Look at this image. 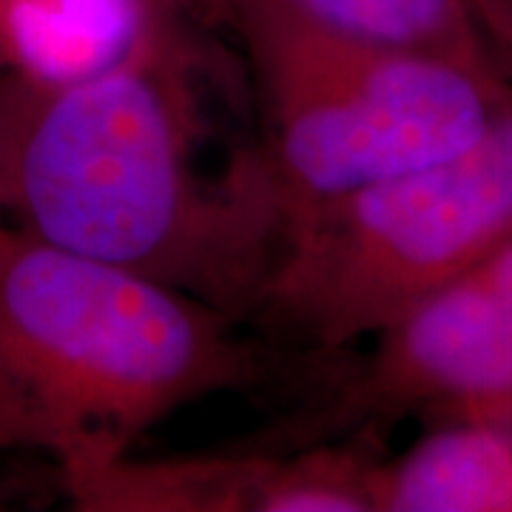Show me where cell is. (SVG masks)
<instances>
[{
    "label": "cell",
    "mask_w": 512,
    "mask_h": 512,
    "mask_svg": "<svg viewBox=\"0 0 512 512\" xmlns=\"http://www.w3.org/2000/svg\"><path fill=\"white\" fill-rule=\"evenodd\" d=\"M382 456L367 441L299 453L106 458L63 473L86 512H376Z\"/></svg>",
    "instance_id": "cell-6"
},
{
    "label": "cell",
    "mask_w": 512,
    "mask_h": 512,
    "mask_svg": "<svg viewBox=\"0 0 512 512\" xmlns=\"http://www.w3.org/2000/svg\"><path fill=\"white\" fill-rule=\"evenodd\" d=\"M302 18L384 46L507 72L470 0H282ZM510 74V72H507Z\"/></svg>",
    "instance_id": "cell-9"
},
{
    "label": "cell",
    "mask_w": 512,
    "mask_h": 512,
    "mask_svg": "<svg viewBox=\"0 0 512 512\" xmlns=\"http://www.w3.org/2000/svg\"><path fill=\"white\" fill-rule=\"evenodd\" d=\"M191 26L188 0H0V74L29 89H63Z\"/></svg>",
    "instance_id": "cell-7"
},
{
    "label": "cell",
    "mask_w": 512,
    "mask_h": 512,
    "mask_svg": "<svg viewBox=\"0 0 512 512\" xmlns=\"http://www.w3.org/2000/svg\"><path fill=\"white\" fill-rule=\"evenodd\" d=\"M376 512H512V424H427L376 470Z\"/></svg>",
    "instance_id": "cell-8"
},
{
    "label": "cell",
    "mask_w": 512,
    "mask_h": 512,
    "mask_svg": "<svg viewBox=\"0 0 512 512\" xmlns=\"http://www.w3.org/2000/svg\"><path fill=\"white\" fill-rule=\"evenodd\" d=\"M0 447H32L29 419L20 407L18 396L0 376Z\"/></svg>",
    "instance_id": "cell-11"
},
{
    "label": "cell",
    "mask_w": 512,
    "mask_h": 512,
    "mask_svg": "<svg viewBox=\"0 0 512 512\" xmlns=\"http://www.w3.org/2000/svg\"><path fill=\"white\" fill-rule=\"evenodd\" d=\"M254 80V148L279 214L473 143L512 109V80L302 18L282 0H205Z\"/></svg>",
    "instance_id": "cell-3"
},
{
    "label": "cell",
    "mask_w": 512,
    "mask_h": 512,
    "mask_svg": "<svg viewBox=\"0 0 512 512\" xmlns=\"http://www.w3.org/2000/svg\"><path fill=\"white\" fill-rule=\"evenodd\" d=\"M510 234L507 109L453 154L285 211L256 316L319 348H345Z\"/></svg>",
    "instance_id": "cell-4"
},
{
    "label": "cell",
    "mask_w": 512,
    "mask_h": 512,
    "mask_svg": "<svg viewBox=\"0 0 512 512\" xmlns=\"http://www.w3.org/2000/svg\"><path fill=\"white\" fill-rule=\"evenodd\" d=\"M370 339L336 404L339 421L510 419L512 234Z\"/></svg>",
    "instance_id": "cell-5"
},
{
    "label": "cell",
    "mask_w": 512,
    "mask_h": 512,
    "mask_svg": "<svg viewBox=\"0 0 512 512\" xmlns=\"http://www.w3.org/2000/svg\"><path fill=\"white\" fill-rule=\"evenodd\" d=\"M0 376L66 473L131 453L185 404L256 387L268 362L220 308L3 222Z\"/></svg>",
    "instance_id": "cell-2"
},
{
    "label": "cell",
    "mask_w": 512,
    "mask_h": 512,
    "mask_svg": "<svg viewBox=\"0 0 512 512\" xmlns=\"http://www.w3.org/2000/svg\"><path fill=\"white\" fill-rule=\"evenodd\" d=\"M484 35L490 37L498 55L512 60V0H470Z\"/></svg>",
    "instance_id": "cell-10"
},
{
    "label": "cell",
    "mask_w": 512,
    "mask_h": 512,
    "mask_svg": "<svg viewBox=\"0 0 512 512\" xmlns=\"http://www.w3.org/2000/svg\"><path fill=\"white\" fill-rule=\"evenodd\" d=\"M504 424H512V416H510V419H504Z\"/></svg>",
    "instance_id": "cell-13"
},
{
    "label": "cell",
    "mask_w": 512,
    "mask_h": 512,
    "mask_svg": "<svg viewBox=\"0 0 512 512\" xmlns=\"http://www.w3.org/2000/svg\"><path fill=\"white\" fill-rule=\"evenodd\" d=\"M194 26L63 89L9 80V202L26 234L154 276L231 319L256 316L282 214L254 151L202 168Z\"/></svg>",
    "instance_id": "cell-1"
},
{
    "label": "cell",
    "mask_w": 512,
    "mask_h": 512,
    "mask_svg": "<svg viewBox=\"0 0 512 512\" xmlns=\"http://www.w3.org/2000/svg\"><path fill=\"white\" fill-rule=\"evenodd\" d=\"M9 131H12V89L0 74V225L6 222L9 202Z\"/></svg>",
    "instance_id": "cell-12"
}]
</instances>
